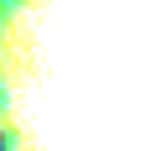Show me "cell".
Segmentation results:
<instances>
[{"label":"cell","instance_id":"obj_1","mask_svg":"<svg viewBox=\"0 0 151 151\" xmlns=\"http://www.w3.org/2000/svg\"><path fill=\"white\" fill-rule=\"evenodd\" d=\"M0 151H151V0H0Z\"/></svg>","mask_w":151,"mask_h":151}]
</instances>
